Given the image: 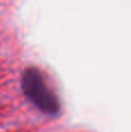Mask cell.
<instances>
[{
  "mask_svg": "<svg viewBox=\"0 0 131 132\" xmlns=\"http://www.w3.org/2000/svg\"><path fill=\"white\" fill-rule=\"evenodd\" d=\"M22 89L30 101L45 114L56 115L59 103L55 94L48 88L43 77L36 70H27L22 77Z\"/></svg>",
  "mask_w": 131,
  "mask_h": 132,
  "instance_id": "6da1fadb",
  "label": "cell"
}]
</instances>
